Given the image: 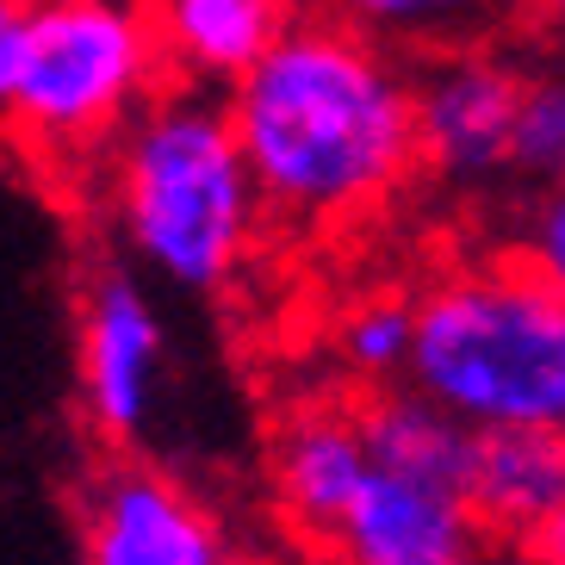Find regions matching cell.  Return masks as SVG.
I'll list each match as a JSON object with an SVG mask.
<instances>
[{"mask_svg":"<svg viewBox=\"0 0 565 565\" xmlns=\"http://www.w3.org/2000/svg\"><path fill=\"white\" fill-rule=\"evenodd\" d=\"M361 423H366L373 466L404 472V479L448 484V491H466V498H472L479 429H472L466 416H454L448 404L423 398L416 385L398 380V392H373V398L361 404Z\"/></svg>","mask_w":565,"mask_h":565,"instance_id":"cell-12","label":"cell"},{"mask_svg":"<svg viewBox=\"0 0 565 565\" xmlns=\"http://www.w3.org/2000/svg\"><path fill=\"white\" fill-rule=\"evenodd\" d=\"M534 541H541V547H547L553 559L565 565V503H559V515H553V522H547V529H541V534H534Z\"/></svg>","mask_w":565,"mask_h":565,"instance_id":"cell-19","label":"cell"},{"mask_svg":"<svg viewBox=\"0 0 565 565\" xmlns=\"http://www.w3.org/2000/svg\"><path fill=\"white\" fill-rule=\"evenodd\" d=\"M82 559L87 565H243L231 534L217 529L181 479L156 466H113L82 498Z\"/></svg>","mask_w":565,"mask_h":565,"instance_id":"cell-7","label":"cell"},{"mask_svg":"<svg viewBox=\"0 0 565 565\" xmlns=\"http://www.w3.org/2000/svg\"><path fill=\"white\" fill-rule=\"evenodd\" d=\"M267 217L299 231L392 200L416 156V68L342 13H299L224 94Z\"/></svg>","mask_w":565,"mask_h":565,"instance_id":"cell-1","label":"cell"},{"mask_svg":"<svg viewBox=\"0 0 565 565\" xmlns=\"http://www.w3.org/2000/svg\"><path fill=\"white\" fill-rule=\"evenodd\" d=\"M411 349H416V305L411 299H361L342 311L335 323V354L354 380H404L411 373Z\"/></svg>","mask_w":565,"mask_h":565,"instance_id":"cell-15","label":"cell"},{"mask_svg":"<svg viewBox=\"0 0 565 565\" xmlns=\"http://www.w3.org/2000/svg\"><path fill=\"white\" fill-rule=\"evenodd\" d=\"M510 181L529 193L565 186V63H529L510 143Z\"/></svg>","mask_w":565,"mask_h":565,"instance_id":"cell-14","label":"cell"},{"mask_svg":"<svg viewBox=\"0 0 565 565\" xmlns=\"http://www.w3.org/2000/svg\"><path fill=\"white\" fill-rule=\"evenodd\" d=\"M366 472H373V448H366L361 411L342 404H305L280 423L274 435V503L305 541H323L342 529L349 503L361 498Z\"/></svg>","mask_w":565,"mask_h":565,"instance_id":"cell-9","label":"cell"},{"mask_svg":"<svg viewBox=\"0 0 565 565\" xmlns=\"http://www.w3.org/2000/svg\"><path fill=\"white\" fill-rule=\"evenodd\" d=\"M162 68L150 0H25L7 125L32 150H94L162 94Z\"/></svg>","mask_w":565,"mask_h":565,"instance_id":"cell-4","label":"cell"},{"mask_svg":"<svg viewBox=\"0 0 565 565\" xmlns=\"http://www.w3.org/2000/svg\"><path fill=\"white\" fill-rule=\"evenodd\" d=\"M19 19L25 0H0V118L13 106V75H19Z\"/></svg>","mask_w":565,"mask_h":565,"instance_id":"cell-17","label":"cell"},{"mask_svg":"<svg viewBox=\"0 0 565 565\" xmlns=\"http://www.w3.org/2000/svg\"><path fill=\"white\" fill-rule=\"evenodd\" d=\"M262 181L236 118L200 82L162 87L113 137L118 243L174 292L212 299L249 267L262 243Z\"/></svg>","mask_w":565,"mask_h":565,"instance_id":"cell-2","label":"cell"},{"mask_svg":"<svg viewBox=\"0 0 565 565\" xmlns=\"http://www.w3.org/2000/svg\"><path fill=\"white\" fill-rule=\"evenodd\" d=\"M491 541L479 503L429 479L373 466L342 529L330 534L335 565H466Z\"/></svg>","mask_w":565,"mask_h":565,"instance_id":"cell-8","label":"cell"},{"mask_svg":"<svg viewBox=\"0 0 565 565\" xmlns=\"http://www.w3.org/2000/svg\"><path fill=\"white\" fill-rule=\"evenodd\" d=\"M404 385L472 429L565 435V299L522 255L435 280L416 299Z\"/></svg>","mask_w":565,"mask_h":565,"instance_id":"cell-3","label":"cell"},{"mask_svg":"<svg viewBox=\"0 0 565 565\" xmlns=\"http://www.w3.org/2000/svg\"><path fill=\"white\" fill-rule=\"evenodd\" d=\"M541 19H547L553 32H559V38H565V0H541Z\"/></svg>","mask_w":565,"mask_h":565,"instance_id":"cell-20","label":"cell"},{"mask_svg":"<svg viewBox=\"0 0 565 565\" xmlns=\"http://www.w3.org/2000/svg\"><path fill=\"white\" fill-rule=\"evenodd\" d=\"M541 0H335V13L385 38L392 51H454L484 44L491 32L515 25Z\"/></svg>","mask_w":565,"mask_h":565,"instance_id":"cell-13","label":"cell"},{"mask_svg":"<svg viewBox=\"0 0 565 565\" xmlns=\"http://www.w3.org/2000/svg\"><path fill=\"white\" fill-rule=\"evenodd\" d=\"M466 565H559V559H553V553L541 547V541H515V534H491V541H484V547L472 553Z\"/></svg>","mask_w":565,"mask_h":565,"instance_id":"cell-18","label":"cell"},{"mask_svg":"<svg viewBox=\"0 0 565 565\" xmlns=\"http://www.w3.org/2000/svg\"><path fill=\"white\" fill-rule=\"evenodd\" d=\"M162 25L168 68H181L200 87L243 82L274 38L292 25V0H150Z\"/></svg>","mask_w":565,"mask_h":565,"instance_id":"cell-10","label":"cell"},{"mask_svg":"<svg viewBox=\"0 0 565 565\" xmlns=\"http://www.w3.org/2000/svg\"><path fill=\"white\" fill-rule=\"evenodd\" d=\"M522 262L565 299V186L534 193L529 217H522Z\"/></svg>","mask_w":565,"mask_h":565,"instance_id":"cell-16","label":"cell"},{"mask_svg":"<svg viewBox=\"0 0 565 565\" xmlns=\"http://www.w3.org/2000/svg\"><path fill=\"white\" fill-rule=\"evenodd\" d=\"M168 330L156 299L131 267H100L82 292L75 317V380H82V416L106 448H131L150 429L162 398Z\"/></svg>","mask_w":565,"mask_h":565,"instance_id":"cell-6","label":"cell"},{"mask_svg":"<svg viewBox=\"0 0 565 565\" xmlns=\"http://www.w3.org/2000/svg\"><path fill=\"white\" fill-rule=\"evenodd\" d=\"M529 63L491 44H454L416 63V156L441 186L510 181V143Z\"/></svg>","mask_w":565,"mask_h":565,"instance_id":"cell-5","label":"cell"},{"mask_svg":"<svg viewBox=\"0 0 565 565\" xmlns=\"http://www.w3.org/2000/svg\"><path fill=\"white\" fill-rule=\"evenodd\" d=\"M472 503L484 529L534 541L565 503V435L559 429H479Z\"/></svg>","mask_w":565,"mask_h":565,"instance_id":"cell-11","label":"cell"}]
</instances>
